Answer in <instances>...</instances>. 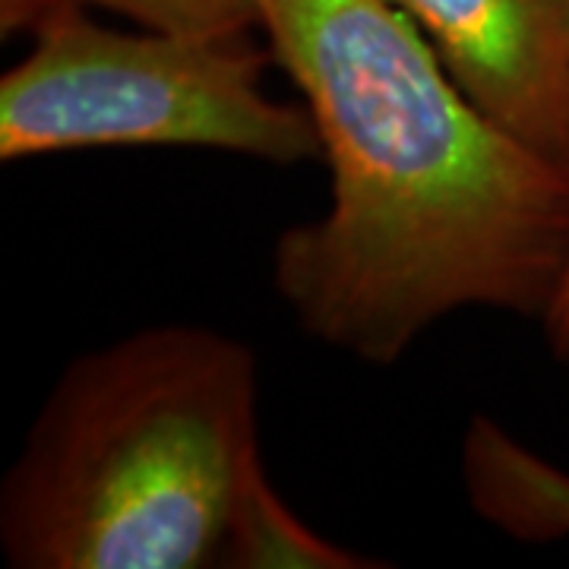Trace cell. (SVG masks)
Wrapping results in <instances>:
<instances>
[{
	"label": "cell",
	"mask_w": 569,
	"mask_h": 569,
	"mask_svg": "<svg viewBox=\"0 0 569 569\" xmlns=\"http://www.w3.org/2000/svg\"><path fill=\"white\" fill-rule=\"evenodd\" d=\"M563 3V13H567V22H569V0H560Z\"/></svg>",
	"instance_id": "cell-9"
},
{
	"label": "cell",
	"mask_w": 569,
	"mask_h": 569,
	"mask_svg": "<svg viewBox=\"0 0 569 569\" xmlns=\"http://www.w3.org/2000/svg\"><path fill=\"white\" fill-rule=\"evenodd\" d=\"M471 102L569 164V22L560 0H392Z\"/></svg>",
	"instance_id": "cell-4"
},
{
	"label": "cell",
	"mask_w": 569,
	"mask_h": 569,
	"mask_svg": "<svg viewBox=\"0 0 569 569\" xmlns=\"http://www.w3.org/2000/svg\"><path fill=\"white\" fill-rule=\"evenodd\" d=\"M247 36L123 32L86 10L51 13L0 77V159L102 146H190L298 164L323 156L307 104L272 99Z\"/></svg>",
	"instance_id": "cell-3"
},
{
	"label": "cell",
	"mask_w": 569,
	"mask_h": 569,
	"mask_svg": "<svg viewBox=\"0 0 569 569\" xmlns=\"http://www.w3.org/2000/svg\"><path fill=\"white\" fill-rule=\"evenodd\" d=\"M92 7L121 13L142 29L206 39H241L250 26H260L253 0H0V32H32L51 13Z\"/></svg>",
	"instance_id": "cell-7"
},
{
	"label": "cell",
	"mask_w": 569,
	"mask_h": 569,
	"mask_svg": "<svg viewBox=\"0 0 569 569\" xmlns=\"http://www.w3.org/2000/svg\"><path fill=\"white\" fill-rule=\"evenodd\" d=\"M224 567L244 569H365L377 567L361 553L326 541L305 526L298 512L269 485L266 471L250 485L238 526L228 545Z\"/></svg>",
	"instance_id": "cell-6"
},
{
	"label": "cell",
	"mask_w": 569,
	"mask_h": 569,
	"mask_svg": "<svg viewBox=\"0 0 569 569\" xmlns=\"http://www.w3.org/2000/svg\"><path fill=\"white\" fill-rule=\"evenodd\" d=\"M462 478L471 509L522 541L569 535V475L509 437L493 418L475 415L462 440Z\"/></svg>",
	"instance_id": "cell-5"
},
{
	"label": "cell",
	"mask_w": 569,
	"mask_h": 569,
	"mask_svg": "<svg viewBox=\"0 0 569 569\" xmlns=\"http://www.w3.org/2000/svg\"><path fill=\"white\" fill-rule=\"evenodd\" d=\"M332 174L272 282L307 336L396 365L468 307L545 317L569 257V164L462 92L392 0H253Z\"/></svg>",
	"instance_id": "cell-1"
},
{
	"label": "cell",
	"mask_w": 569,
	"mask_h": 569,
	"mask_svg": "<svg viewBox=\"0 0 569 569\" xmlns=\"http://www.w3.org/2000/svg\"><path fill=\"white\" fill-rule=\"evenodd\" d=\"M257 358L209 326L168 323L63 367L0 485L13 569L224 567L250 485Z\"/></svg>",
	"instance_id": "cell-2"
},
{
	"label": "cell",
	"mask_w": 569,
	"mask_h": 569,
	"mask_svg": "<svg viewBox=\"0 0 569 569\" xmlns=\"http://www.w3.org/2000/svg\"><path fill=\"white\" fill-rule=\"evenodd\" d=\"M545 329H548V339L553 351L569 361V257L567 269L560 276V284H557L548 310H545Z\"/></svg>",
	"instance_id": "cell-8"
}]
</instances>
